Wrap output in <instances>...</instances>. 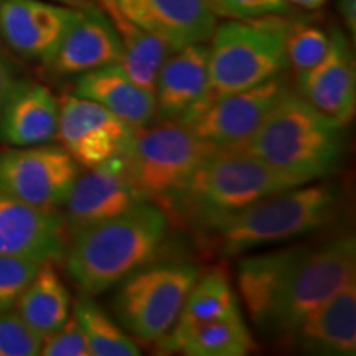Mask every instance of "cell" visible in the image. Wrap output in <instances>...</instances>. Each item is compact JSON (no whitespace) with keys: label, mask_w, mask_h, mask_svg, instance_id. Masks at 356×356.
Wrapping results in <instances>:
<instances>
[{"label":"cell","mask_w":356,"mask_h":356,"mask_svg":"<svg viewBox=\"0 0 356 356\" xmlns=\"http://www.w3.org/2000/svg\"><path fill=\"white\" fill-rule=\"evenodd\" d=\"M70 233L56 208L30 204L0 191V254L61 261Z\"/></svg>","instance_id":"13"},{"label":"cell","mask_w":356,"mask_h":356,"mask_svg":"<svg viewBox=\"0 0 356 356\" xmlns=\"http://www.w3.org/2000/svg\"><path fill=\"white\" fill-rule=\"evenodd\" d=\"M73 95L97 102L134 129L150 126L157 118L154 91L134 83L119 65L79 74Z\"/></svg>","instance_id":"22"},{"label":"cell","mask_w":356,"mask_h":356,"mask_svg":"<svg viewBox=\"0 0 356 356\" xmlns=\"http://www.w3.org/2000/svg\"><path fill=\"white\" fill-rule=\"evenodd\" d=\"M19 81V70L15 63L0 50V106L3 104L6 97L10 95V91Z\"/></svg>","instance_id":"33"},{"label":"cell","mask_w":356,"mask_h":356,"mask_svg":"<svg viewBox=\"0 0 356 356\" xmlns=\"http://www.w3.org/2000/svg\"><path fill=\"white\" fill-rule=\"evenodd\" d=\"M220 15H229L238 20L259 17L282 15L291 10L286 0H213Z\"/></svg>","instance_id":"32"},{"label":"cell","mask_w":356,"mask_h":356,"mask_svg":"<svg viewBox=\"0 0 356 356\" xmlns=\"http://www.w3.org/2000/svg\"><path fill=\"white\" fill-rule=\"evenodd\" d=\"M345 127L291 88L241 149L310 184L340 170L346 152Z\"/></svg>","instance_id":"2"},{"label":"cell","mask_w":356,"mask_h":356,"mask_svg":"<svg viewBox=\"0 0 356 356\" xmlns=\"http://www.w3.org/2000/svg\"><path fill=\"white\" fill-rule=\"evenodd\" d=\"M76 8L43 0H0V40L13 53L44 65Z\"/></svg>","instance_id":"17"},{"label":"cell","mask_w":356,"mask_h":356,"mask_svg":"<svg viewBox=\"0 0 356 356\" xmlns=\"http://www.w3.org/2000/svg\"><path fill=\"white\" fill-rule=\"evenodd\" d=\"M289 6H299V7H304V8H310V10H314V8H320L323 6L327 0H286Z\"/></svg>","instance_id":"36"},{"label":"cell","mask_w":356,"mask_h":356,"mask_svg":"<svg viewBox=\"0 0 356 356\" xmlns=\"http://www.w3.org/2000/svg\"><path fill=\"white\" fill-rule=\"evenodd\" d=\"M163 353L188 356H244L256 348L254 337L243 317L211 322L173 325L172 330L157 341Z\"/></svg>","instance_id":"23"},{"label":"cell","mask_w":356,"mask_h":356,"mask_svg":"<svg viewBox=\"0 0 356 356\" xmlns=\"http://www.w3.org/2000/svg\"><path fill=\"white\" fill-rule=\"evenodd\" d=\"M340 12L351 35L356 32V0H340Z\"/></svg>","instance_id":"34"},{"label":"cell","mask_w":356,"mask_h":356,"mask_svg":"<svg viewBox=\"0 0 356 356\" xmlns=\"http://www.w3.org/2000/svg\"><path fill=\"white\" fill-rule=\"evenodd\" d=\"M356 277V239L341 234L307 248L282 289L266 333L291 338L296 328L323 302Z\"/></svg>","instance_id":"8"},{"label":"cell","mask_w":356,"mask_h":356,"mask_svg":"<svg viewBox=\"0 0 356 356\" xmlns=\"http://www.w3.org/2000/svg\"><path fill=\"white\" fill-rule=\"evenodd\" d=\"M208 92V44L197 43L173 51L155 81L160 121L186 122L198 113Z\"/></svg>","instance_id":"18"},{"label":"cell","mask_w":356,"mask_h":356,"mask_svg":"<svg viewBox=\"0 0 356 356\" xmlns=\"http://www.w3.org/2000/svg\"><path fill=\"white\" fill-rule=\"evenodd\" d=\"M289 89L284 74H277L254 88L218 97L181 124L218 150L241 149Z\"/></svg>","instance_id":"10"},{"label":"cell","mask_w":356,"mask_h":356,"mask_svg":"<svg viewBox=\"0 0 356 356\" xmlns=\"http://www.w3.org/2000/svg\"><path fill=\"white\" fill-rule=\"evenodd\" d=\"M289 340L310 355L353 356L356 353V277L312 312Z\"/></svg>","instance_id":"21"},{"label":"cell","mask_w":356,"mask_h":356,"mask_svg":"<svg viewBox=\"0 0 356 356\" xmlns=\"http://www.w3.org/2000/svg\"><path fill=\"white\" fill-rule=\"evenodd\" d=\"M327 53L317 65L297 73L299 95L343 126L356 111V68L348 38L338 29L328 33Z\"/></svg>","instance_id":"16"},{"label":"cell","mask_w":356,"mask_h":356,"mask_svg":"<svg viewBox=\"0 0 356 356\" xmlns=\"http://www.w3.org/2000/svg\"><path fill=\"white\" fill-rule=\"evenodd\" d=\"M340 203L338 186L317 180L262 198L207 229L216 236L221 254L233 257L325 228L337 218Z\"/></svg>","instance_id":"3"},{"label":"cell","mask_w":356,"mask_h":356,"mask_svg":"<svg viewBox=\"0 0 356 356\" xmlns=\"http://www.w3.org/2000/svg\"><path fill=\"white\" fill-rule=\"evenodd\" d=\"M200 269L191 262L147 264L121 282L114 296L115 320L145 345L162 340L180 315Z\"/></svg>","instance_id":"7"},{"label":"cell","mask_w":356,"mask_h":356,"mask_svg":"<svg viewBox=\"0 0 356 356\" xmlns=\"http://www.w3.org/2000/svg\"><path fill=\"white\" fill-rule=\"evenodd\" d=\"M73 315L81 325L92 356H137L140 346L104 309L84 296L74 304Z\"/></svg>","instance_id":"27"},{"label":"cell","mask_w":356,"mask_h":356,"mask_svg":"<svg viewBox=\"0 0 356 356\" xmlns=\"http://www.w3.org/2000/svg\"><path fill=\"white\" fill-rule=\"evenodd\" d=\"M145 202L149 198L129 177L122 155H118L101 165L86 168L84 173L79 172L63 203V218L71 236Z\"/></svg>","instance_id":"11"},{"label":"cell","mask_w":356,"mask_h":356,"mask_svg":"<svg viewBox=\"0 0 356 356\" xmlns=\"http://www.w3.org/2000/svg\"><path fill=\"white\" fill-rule=\"evenodd\" d=\"M15 310L42 337L55 332L68 320L71 293L56 273L55 262H43L20 296Z\"/></svg>","instance_id":"25"},{"label":"cell","mask_w":356,"mask_h":356,"mask_svg":"<svg viewBox=\"0 0 356 356\" xmlns=\"http://www.w3.org/2000/svg\"><path fill=\"white\" fill-rule=\"evenodd\" d=\"M134 127L95 101L74 95L60 99L56 137L81 167L91 168L122 155Z\"/></svg>","instance_id":"12"},{"label":"cell","mask_w":356,"mask_h":356,"mask_svg":"<svg viewBox=\"0 0 356 356\" xmlns=\"http://www.w3.org/2000/svg\"><path fill=\"white\" fill-rule=\"evenodd\" d=\"M42 341L15 309L0 312V356H37Z\"/></svg>","instance_id":"30"},{"label":"cell","mask_w":356,"mask_h":356,"mask_svg":"<svg viewBox=\"0 0 356 356\" xmlns=\"http://www.w3.org/2000/svg\"><path fill=\"white\" fill-rule=\"evenodd\" d=\"M168 233L163 208L145 202L70 236L66 274L86 297L99 296L152 264Z\"/></svg>","instance_id":"1"},{"label":"cell","mask_w":356,"mask_h":356,"mask_svg":"<svg viewBox=\"0 0 356 356\" xmlns=\"http://www.w3.org/2000/svg\"><path fill=\"white\" fill-rule=\"evenodd\" d=\"M299 178L277 170L243 149L215 150L167 208L180 210L203 228L292 186Z\"/></svg>","instance_id":"4"},{"label":"cell","mask_w":356,"mask_h":356,"mask_svg":"<svg viewBox=\"0 0 356 356\" xmlns=\"http://www.w3.org/2000/svg\"><path fill=\"white\" fill-rule=\"evenodd\" d=\"M215 150L185 124L162 121L134 129L122 157L134 184L149 202L163 208Z\"/></svg>","instance_id":"6"},{"label":"cell","mask_w":356,"mask_h":356,"mask_svg":"<svg viewBox=\"0 0 356 356\" xmlns=\"http://www.w3.org/2000/svg\"><path fill=\"white\" fill-rule=\"evenodd\" d=\"M40 355L43 356H92L88 338L73 314L55 332L43 337Z\"/></svg>","instance_id":"31"},{"label":"cell","mask_w":356,"mask_h":356,"mask_svg":"<svg viewBox=\"0 0 356 356\" xmlns=\"http://www.w3.org/2000/svg\"><path fill=\"white\" fill-rule=\"evenodd\" d=\"M328 33L309 24H291L286 37L287 63L297 73L312 68L325 56L328 48Z\"/></svg>","instance_id":"28"},{"label":"cell","mask_w":356,"mask_h":356,"mask_svg":"<svg viewBox=\"0 0 356 356\" xmlns=\"http://www.w3.org/2000/svg\"><path fill=\"white\" fill-rule=\"evenodd\" d=\"M289 25L269 15L216 26L208 47V92L200 111L218 97L254 88L282 74L289 66Z\"/></svg>","instance_id":"5"},{"label":"cell","mask_w":356,"mask_h":356,"mask_svg":"<svg viewBox=\"0 0 356 356\" xmlns=\"http://www.w3.org/2000/svg\"><path fill=\"white\" fill-rule=\"evenodd\" d=\"M104 10L108 12L121 37L122 56L118 65L134 83L154 91L163 61L175 50L157 35L145 32L144 29L132 24L115 6V0L109 2Z\"/></svg>","instance_id":"24"},{"label":"cell","mask_w":356,"mask_h":356,"mask_svg":"<svg viewBox=\"0 0 356 356\" xmlns=\"http://www.w3.org/2000/svg\"><path fill=\"white\" fill-rule=\"evenodd\" d=\"M55 2L61 3V6L73 7V8L88 7V6H99V7L104 8L109 2H113V0H55Z\"/></svg>","instance_id":"35"},{"label":"cell","mask_w":356,"mask_h":356,"mask_svg":"<svg viewBox=\"0 0 356 356\" xmlns=\"http://www.w3.org/2000/svg\"><path fill=\"white\" fill-rule=\"evenodd\" d=\"M60 101L43 84L22 79L0 106V139L13 147L47 144L58 134Z\"/></svg>","instance_id":"19"},{"label":"cell","mask_w":356,"mask_h":356,"mask_svg":"<svg viewBox=\"0 0 356 356\" xmlns=\"http://www.w3.org/2000/svg\"><path fill=\"white\" fill-rule=\"evenodd\" d=\"M307 246H289L244 256L238 262V291L249 318L266 333L274 307Z\"/></svg>","instance_id":"20"},{"label":"cell","mask_w":356,"mask_h":356,"mask_svg":"<svg viewBox=\"0 0 356 356\" xmlns=\"http://www.w3.org/2000/svg\"><path fill=\"white\" fill-rule=\"evenodd\" d=\"M115 6L132 24L157 35L175 51L207 43L220 15L213 0H115Z\"/></svg>","instance_id":"15"},{"label":"cell","mask_w":356,"mask_h":356,"mask_svg":"<svg viewBox=\"0 0 356 356\" xmlns=\"http://www.w3.org/2000/svg\"><path fill=\"white\" fill-rule=\"evenodd\" d=\"M238 317H243L241 307L236 299L228 275L221 269H215L204 275H198L197 282L186 296L175 325L186 327L211 320Z\"/></svg>","instance_id":"26"},{"label":"cell","mask_w":356,"mask_h":356,"mask_svg":"<svg viewBox=\"0 0 356 356\" xmlns=\"http://www.w3.org/2000/svg\"><path fill=\"white\" fill-rule=\"evenodd\" d=\"M122 43L108 12L99 6L79 7L55 53L44 63L58 76H74L86 71L118 65Z\"/></svg>","instance_id":"14"},{"label":"cell","mask_w":356,"mask_h":356,"mask_svg":"<svg viewBox=\"0 0 356 356\" xmlns=\"http://www.w3.org/2000/svg\"><path fill=\"white\" fill-rule=\"evenodd\" d=\"M81 165L60 145L15 147L0 155V191L43 208H60Z\"/></svg>","instance_id":"9"},{"label":"cell","mask_w":356,"mask_h":356,"mask_svg":"<svg viewBox=\"0 0 356 356\" xmlns=\"http://www.w3.org/2000/svg\"><path fill=\"white\" fill-rule=\"evenodd\" d=\"M42 266L43 261L0 254V312L15 309L20 296Z\"/></svg>","instance_id":"29"}]
</instances>
